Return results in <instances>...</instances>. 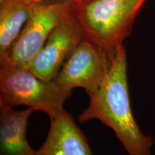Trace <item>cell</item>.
I'll use <instances>...</instances> for the list:
<instances>
[{"mask_svg": "<svg viewBox=\"0 0 155 155\" xmlns=\"http://www.w3.org/2000/svg\"><path fill=\"white\" fill-rule=\"evenodd\" d=\"M79 116L81 123L99 120L110 127L129 155H152L153 139L140 130L132 114L127 81V59L122 45L111 58L105 80Z\"/></svg>", "mask_w": 155, "mask_h": 155, "instance_id": "1", "label": "cell"}, {"mask_svg": "<svg viewBox=\"0 0 155 155\" xmlns=\"http://www.w3.org/2000/svg\"><path fill=\"white\" fill-rule=\"evenodd\" d=\"M147 0H89L74 5L85 36L110 58L130 35L139 9Z\"/></svg>", "mask_w": 155, "mask_h": 155, "instance_id": "2", "label": "cell"}, {"mask_svg": "<svg viewBox=\"0 0 155 155\" xmlns=\"http://www.w3.org/2000/svg\"><path fill=\"white\" fill-rule=\"evenodd\" d=\"M71 90L58 87L52 81L37 77L28 68H0V104L10 107L25 105L55 119L63 111Z\"/></svg>", "mask_w": 155, "mask_h": 155, "instance_id": "3", "label": "cell"}, {"mask_svg": "<svg viewBox=\"0 0 155 155\" xmlns=\"http://www.w3.org/2000/svg\"><path fill=\"white\" fill-rule=\"evenodd\" d=\"M73 12L72 0H44L32 3L20 35L5 58L0 60L1 67L28 68L54 29Z\"/></svg>", "mask_w": 155, "mask_h": 155, "instance_id": "4", "label": "cell"}, {"mask_svg": "<svg viewBox=\"0 0 155 155\" xmlns=\"http://www.w3.org/2000/svg\"><path fill=\"white\" fill-rule=\"evenodd\" d=\"M111 62V58L104 50L85 36L53 81L65 90L82 88L89 96L101 86Z\"/></svg>", "mask_w": 155, "mask_h": 155, "instance_id": "5", "label": "cell"}, {"mask_svg": "<svg viewBox=\"0 0 155 155\" xmlns=\"http://www.w3.org/2000/svg\"><path fill=\"white\" fill-rule=\"evenodd\" d=\"M84 38V31L73 12L50 33L28 69L42 80L52 81Z\"/></svg>", "mask_w": 155, "mask_h": 155, "instance_id": "6", "label": "cell"}, {"mask_svg": "<svg viewBox=\"0 0 155 155\" xmlns=\"http://www.w3.org/2000/svg\"><path fill=\"white\" fill-rule=\"evenodd\" d=\"M50 121L45 141L34 155H94L84 133L65 109Z\"/></svg>", "mask_w": 155, "mask_h": 155, "instance_id": "7", "label": "cell"}, {"mask_svg": "<svg viewBox=\"0 0 155 155\" xmlns=\"http://www.w3.org/2000/svg\"><path fill=\"white\" fill-rule=\"evenodd\" d=\"M34 109L15 111L0 104V145L1 155H34L27 139V127Z\"/></svg>", "mask_w": 155, "mask_h": 155, "instance_id": "8", "label": "cell"}, {"mask_svg": "<svg viewBox=\"0 0 155 155\" xmlns=\"http://www.w3.org/2000/svg\"><path fill=\"white\" fill-rule=\"evenodd\" d=\"M26 0H0V60L18 38L30 15Z\"/></svg>", "mask_w": 155, "mask_h": 155, "instance_id": "9", "label": "cell"}, {"mask_svg": "<svg viewBox=\"0 0 155 155\" xmlns=\"http://www.w3.org/2000/svg\"><path fill=\"white\" fill-rule=\"evenodd\" d=\"M87 1H89V0H72L73 5H80V4L84 3L86 2Z\"/></svg>", "mask_w": 155, "mask_h": 155, "instance_id": "10", "label": "cell"}, {"mask_svg": "<svg viewBox=\"0 0 155 155\" xmlns=\"http://www.w3.org/2000/svg\"><path fill=\"white\" fill-rule=\"evenodd\" d=\"M26 1L29 3H35V2H38L44 1V0H26Z\"/></svg>", "mask_w": 155, "mask_h": 155, "instance_id": "11", "label": "cell"}]
</instances>
